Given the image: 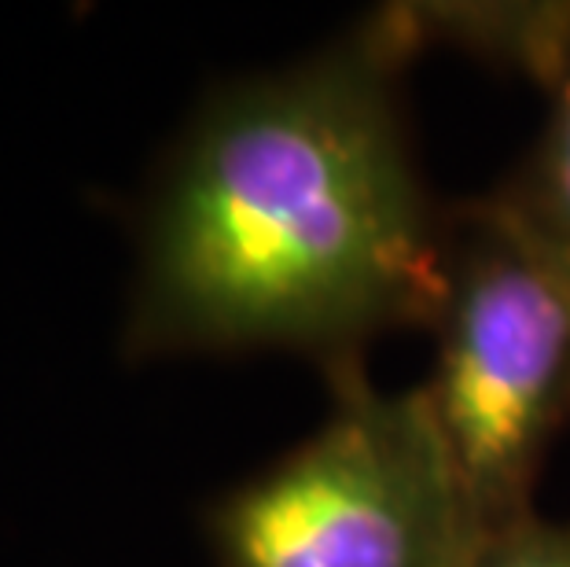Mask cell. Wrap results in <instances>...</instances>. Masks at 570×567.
<instances>
[{"label":"cell","mask_w":570,"mask_h":567,"mask_svg":"<svg viewBox=\"0 0 570 567\" xmlns=\"http://www.w3.org/2000/svg\"><path fill=\"white\" fill-rule=\"evenodd\" d=\"M397 8L273 75L228 81L166 155L140 218L126 354L298 350L361 361L428 324L445 207L412 155Z\"/></svg>","instance_id":"1"},{"label":"cell","mask_w":570,"mask_h":567,"mask_svg":"<svg viewBox=\"0 0 570 567\" xmlns=\"http://www.w3.org/2000/svg\"><path fill=\"white\" fill-rule=\"evenodd\" d=\"M434 335L420 398L487 535L533 512L570 424V270L490 196L445 207Z\"/></svg>","instance_id":"2"},{"label":"cell","mask_w":570,"mask_h":567,"mask_svg":"<svg viewBox=\"0 0 570 567\" xmlns=\"http://www.w3.org/2000/svg\"><path fill=\"white\" fill-rule=\"evenodd\" d=\"M327 380L321 428L206 509L214 564L464 567L482 530L420 388H375L361 361Z\"/></svg>","instance_id":"3"},{"label":"cell","mask_w":570,"mask_h":567,"mask_svg":"<svg viewBox=\"0 0 570 567\" xmlns=\"http://www.w3.org/2000/svg\"><path fill=\"white\" fill-rule=\"evenodd\" d=\"M538 86L549 92V118L527 159L487 196L570 270V11Z\"/></svg>","instance_id":"4"},{"label":"cell","mask_w":570,"mask_h":567,"mask_svg":"<svg viewBox=\"0 0 570 567\" xmlns=\"http://www.w3.org/2000/svg\"><path fill=\"white\" fill-rule=\"evenodd\" d=\"M464 567H570V520H544L533 509L487 530L471 546Z\"/></svg>","instance_id":"5"}]
</instances>
